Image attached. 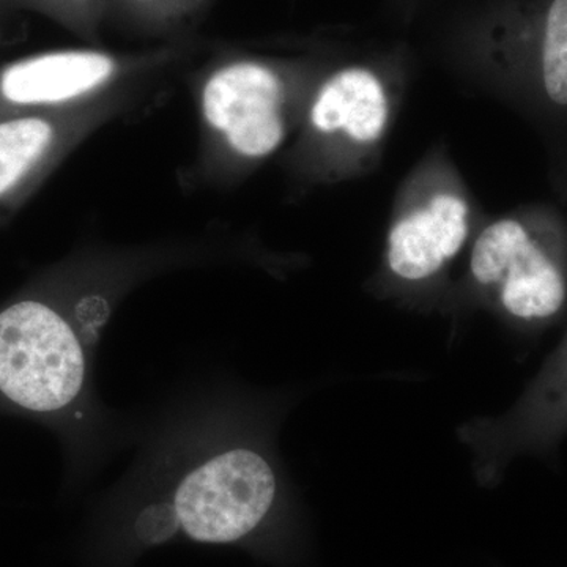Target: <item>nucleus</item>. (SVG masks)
Listing matches in <instances>:
<instances>
[{
    "label": "nucleus",
    "instance_id": "obj_1",
    "mask_svg": "<svg viewBox=\"0 0 567 567\" xmlns=\"http://www.w3.org/2000/svg\"><path fill=\"white\" fill-rule=\"evenodd\" d=\"M316 85L260 59L205 63L189 82L199 128L194 181L227 186L275 155L305 117Z\"/></svg>",
    "mask_w": 567,
    "mask_h": 567
},
{
    "label": "nucleus",
    "instance_id": "obj_2",
    "mask_svg": "<svg viewBox=\"0 0 567 567\" xmlns=\"http://www.w3.org/2000/svg\"><path fill=\"white\" fill-rule=\"evenodd\" d=\"M188 51L164 47L147 52L61 50L0 65V118L70 110L114 93L151 91L173 73Z\"/></svg>",
    "mask_w": 567,
    "mask_h": 567
},
{
    "label": "nucleus",
    "instance_id": "obj_3",
    "mask_svg": "<svg viewBox=\"0 0 567 567\" xmlns=\"http://www.w3.org/2000/svg\"><path fill=\"white\" fill-rule=\"evenodd\" d=\"M85 354L69 315L25 298L0 311V391L32 412L62 410L80 395Z\"/></svg>",
    "mask_w": 567,
    "mask_h": 567
},
{
    "label": "nucleus",
    "instance_id": "obj_4",
    "mask_svg": "<svg viewBox=\"0 0 567 567\" xmlns=\"http://www.w3.org/2000/svg\"><path fill=\"white\" fill-rule=\"evenodd\" d=\"M151 93L118 92L70 110L0 118V223L17 215L82 142Z\"/></svg>",
    "mask_w": 567,
    "mask_h": 567
},
{
    "label": "nucleus",
    "instance_id": "obj_5",
    "mask_svg": "<svg viewBox=\"0 0 567 567\" xmlns=\"http://www.w3.org/2000/svg\"><path fill=\"white\" fill-rule=\"evenodd\" d=\"M276 476L260 454L245 447L208 458L182 481L174 524L196 543L237 544L274 509Z\"/></svg>",
    "mask_w": 567,
    "mask_h": 567
},
{
    "label": "nucleus",
    "instance_id": "obj_6",
    "mask_svg": "<svg viewBox=\"0 0 567 567\" xmlns=\"http://www.w3.org/2000/svg\"><path fill=\"white\" fill-rule=\"evenodd\" d=\"M470 271L514 319L540 322L557 316L566 303V276L557 260L516 219H496L481 230Z\"/></svg>",
    "mask_w": 567,
    "mask_h": 567
},
{
    "label": "nucleus",
    "instance_id": "obj_7",
    "mask_svg": "<svg viewBox=\"0 0 567 567\" xmlns=\"http://www.w3.org/2000/svg\"><path fill=\"white\" fill-rule=\"evenodd\" d=\"M566 434L567 339L505 416L465 429L488 477L517 454L546 451Z\"/></svg>",
    "mask_w": 567,
    "mask_h": 567
},
{
    "label": "nucleus",
    "instance_id": "obj_8",
    "mask_svg": "<svg viewBox=\"0 0 567 567\" xmlns=\"http://www.w3.org/2000/svg\"><path fill=\"white\" fill-rule=\"evenodd\" d=\"M390 122V100L374 71L349 66L316 85L305 112V166L336 141L375 144Z\"/></svg>",
    "mask_w": 567,
    "mask_h": 567
},
{
    "label": "nucleus",
    "instance_id": "obj_9",
    "mask_svg": "<svg viewBox=\"0 0 567 567\" xmlns=\"http://www.w3.org/2000/svg\"><path fill=\"white\" fill-rule=\"evenodd\" d=\"M468 235L470 207L464 197L451 192L432 194L391 226L388 268L404 281H425L462 251Z\"/></svg>",
    "mask_w": 567,
    "mask_h": 567
},
{
    "label": "nucleus",
    "instance_id": "obj_10",
    "mask_svg": "<svg viewBox=\"0 0 567 567\" xmlns=\"http://www.w3.org/2000/svg\"><path fill=\"white\" fill-rule=\"evenodd\" d=\"M540 78L548 100L567 106V0H551L539 44Z\"/></svg>",
    "mask_w": 567,
    "mask_h": 567
},
{
    "label": "nucleus",
    "instance_id": "obj_11",
    "mask_svg": "<svg viewBox=\"0 0 567 567\" xmlns=\"http://www.w3.org/2000/svg\"><path fill=\"white\" fill-rule=\"evenodd\" d=\"M0 10L39 13L80 39L96 44L107 14V0H0Z\"/></svg>",
    "mask_w": 567,
    "mask_h": 567
},
{
    "label": "nucleus",
    "instance_id": "obj_12",
    "mask_svg": "<svg viewBox=\"0 0 567 567\" xmlns=\"http://www.w3.org/2000/svg\"><path fill=\"white\" fill-rule=\"evenodd\" d=\"M208 0H107V13L117 11L133 28L166 33L194 20Z\"/></svg>",
    "mask_w": 567,
    "mask_h": 567
},
{
    "label": "nucleus",
    "instance_id": "obj_13",
    "mask_svg": "<svg viewBox=\"0 0 567 567\" xmlns=\"http://www.w3.org/2000/svg\"><path fill=\"white\" fill-rule=\"evenodd\" d=\"M0 50H2V31H0Z\"/></svg>",
    "mask_w": 567,
    "mask_h": 567
}]
</instances>
